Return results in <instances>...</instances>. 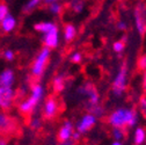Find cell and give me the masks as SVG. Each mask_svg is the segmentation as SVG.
<instances>
[{"label": "cell", "instance_id": "obj_17", "mask_svg": "<svg viewBox=\"0 0 146 145\" xmlns=\"http://www.w3.org/2000/svg\"><path fill=\"white\" fill-rule=\"evenodd\" d=\"M145 140H146V130L144 128H141V126H138L133 134V144L141 145Z\"/></svg>", "mask_w": 146, "mask_h": 145}, {"label": "cell", "instance_id": "obj_35", "mask_svg": "<svg viewBox=\"0 0 146 145\" xmlns=\"http://www.w3.org/2000/svg\"><path fill=\"white\" fill-rule=\"evenodd\" d=\"M0 145H8V144H7V140H6L5 138L0 137Z\"/></svg>", "mask_w": 146, "mask_h": 145}, {"label": "cell", "instance_id": "obj_13", "mask_svg": "<svg viewBox=\"0 0 146 145\" xmlns=\"http://www.w3.org/2000/svg\"><path fill=\"white\" fill-rule=\"evenodd\" d=\"M38 103L36 102L33 98H28L27 100H25V101H22L21 103H20V106H19V109H20V112L22 113V114H29V113H31L34 109H35V107L37 106Z\"/></svg>", "mask_w": 146, "mask_h": 145}, {"label": "cell", "instance_id": "obj_8", "mask_svg": "<svg viewBox=\"0 0 146 145\" xmlns=\"http://www.w3.org/2000/svg\"><path fill=\"white\" fill-rule=\"evenodd\" d=\"M44 45L49 49H54L57 48L59 44V29L57 26H54L50 31L46 34H43V39H42Z\"/></svg>", "mask_w": 146, "mask_h": 145}, {"label": "cell", "instance_id": "obj_12", "mask_svg": "<svg viewBox=\"0 0 146 145\" xmlns=\"http://www.w3.org/2000/svg\"><path fill=\"white\" fill-rule=\"evenodd\" d=\"M14 81V72L12 70H5L0 73V87H11Z\"/></svg>", "mask_w": 146, "mask_h": 145}, {"label": "cell", "instance_id": "obj_25", "mask_svg": "<svg viewBox=\"0 0 146 145\" xmlns=\"http://www.w3.org/2000/svg\"><path fill=\"white\" fill-rule=\"evenodd\" d=\"M70 61H71L72 63H74V64H80V63L82 62V55H81L80 52L76 51V52H73L72 55H71Z\"/></svg>", "mask_w": 146, "mask_h": 145}, {"label": "cell", "instance_id": "obj_6", "mask_svg": "<svg viewBox=\"0 0 146 145\" xmlns=\"http://www.w3.org/2000/svg\"><path fill=\"white\" fill-rule=\"evenodd\" d=\"M96 122H98V117L95 115H93L92 113H86L77 122L74 128H76V130L79 134L84 135V134L88 132L90 129H93L94 126H95V124H96Z\"/></svg>", "mask_w": 146, "mask_h": 145}, {"label": "cell", "instance_id": "obj_11", "mask_svg": "<svg viewBox=\"0 0 146 145\" xmlns=\"http://www.w3.org/2000/svg\"><path fill=\"white\" fill-rule=\"evenodd\" d=\"M15 128V122L13 118L4 113H0V132H9Z\"/></svg>", "mask_w": 146, "mask_h": 145}, {"label": "cell", "instance_id": "obj_21", "mask_svg": "<svg viewBox=\"0 0 146 145\" xmlns=\"http://www.w3.org/2000/svg\"><path fill=\"white\" fill-rule=\"evenodd\" d=\"M113 137L115 140H123L126 137L125 128H113Z\"/></svg>", "mask_w": 146, "mask_h": 145}, {"label": "cell", "instance_id": "obj_28", "mask_svg": "<svg viewBox=\"0 0 146 145\" xmlns=\"http://www.w3.org/2000/svg\"><path fill=\"white\" fill-rule=\"evenodd\" d=\"M116 27H117V29L121 30V31H125V30L127 29V25H126V22L123 21V20H119V21L117 22Z\"/></svg>", "mask_w": 146, "mask_h": 145}, {"label": "cell", "instance_id": "obj_33", "mask_svg": "<svg viewBox=\"0 0 146 145\" xmlns=\"http://www.w3.org/2000/svg\"><path fill=\"white\" fill-rule=\"evenodd\" d=\"M59 145H74V142H73L72 139H70V140H66V142H60Z\"/></svg>", "mask_w": 146, "mask_h": 145}, {"label": "cell", "instance_id": "obj_3", "mask_svg": "<svg viewBox=\"0 0 146 145\" xmlns=\"http://www.w3.org/2000/svg\"><path fill=\"white\" fill-rule=\"evenodd\" d=\"M78 93L81 94L82 96L87 98V109H88V112L92 109V108L100 104V94H99L98 89L95 88V86L92 82L87 81L84 85H81L78 88Z\"/></svg>", "mask_w": 146, "mask_h": 145}, {"label": "cell", "instance_id": "obj_19", "mask_svg": "<svg viewBox=\"0 0 146 145\" xmlns=\"http://www.w3.org/2000/svg\"><path fill=\"white\" fill-rule=\"evenodd\" d=\"M54 26V23H52V22H38V23H36L35 26H34V29L36 30V31H38V33H42V34H46L48 31H50Z\"/></svg>", "mask_w": 146, "mask_h": 145}, {"label": "cell", "instance_id": "obj_16", "mask_svg": "<svg viewBox=\"0 0 146 145\" xmlns=\"http://www.w3.org/2000/svg\"><path fill=\"white\" fill-rule=\"evenodd\" d=\"M15 26H16V20L14 19L12 15H9V14L1 21V28H3V30L5 33L12 31L15 28Z\"/></svg>", "mask_w": 146, "mask_h": 145}, {"label": "cell", "instance_id": "obj_4", "mask_svg": "<svg viewBox=\"0 0 146 145\" xmlns=\"http://www.w3.org/2000/svg\"><path fill=\"white\" fill-rule=\"evenodd\" d=\"M50 53H51V49L44 47L40 53L36 57V59L34 61L33 65H31V74L36 78H38L43 74V72L45 70V66H46V63L50 58Z\"/></svg>", "mask_w": 146, "mask_h": 145}, {"label": "cell", "instance_id": "obj_2", "mask_svg": "<svg viewBox=\"0 0 146 145\" xmlns=\"http://www.w3.org/2000/svg\"><path fill=\"white\" fill-rule=\"evenodd\" d=\"M126 85H127V66L126 63H123L113 80V85H111L113 94L116 98H121L125 93Z\"/></svg>", "mask_w": 146, "mask_h": 145}, {"label": "cell", "instance_id": "obj_23", "mask_svg": "<svg viewBox=\"0 0 146 145\" xmlns=\"http://www.w3.org/2000/svg\"><path fill=\"white\" fill-rule=\"evenodd\" d=\"M124 49H125V37H124L123 40H119V41L114 42V44H113V50H114L116 53L123 52Z\"/></svg>", "mask_w": 146, "mask_h": 145}, {"label": "cell", "instance_id": "obj_36", "mask_svg": "<svg viewBox=\"0 0 146 145\" xmlns=\"http://www.w3.org/2000/svg\"><path fill=\"white\" fill-rule=\"evenodd\" d=\"M111 145H123V143H122L121 140H114V142L111 143Z\"/></svg>", "mask_w": 146, "mask_h": 145}, {"label": "cell", "instance_id": "obj_5", "mask_svg": "<svg viewBox=\"0 0 146 145\" xmlns=\"http://www.w3.org/2000/svg\"><path fill=\"white\" fill-rule=\"evenodd\" d=\"M135 27L140 36L146 34V4L138 3L133 9Z\"/></svg>", "mask_w": 146, "mask_h": 145}, {"label": "cell", "instance_id": "obj_34", "mask_svg": "<svg viewBox=\"0 0 146 145\" xmlns=\"http://www.w3.org/2000/svg\"><path fill=\"white\" fill-rule=\"evenodd\" d=\"M143 88L146 93V70H145V76H144V80H143Z\"/></svg>", "mask_w": 146, "mask_h": 145}, {"label": "cell", "instance_id": "obj_32", "mask_svg": "<svg viewBox=\"0 0 146 145\" xmlns=\"http://www.w3.org/2000/svg\"><path fill=\"white\" fill-rule=\"evenodd\" d=\"M80 137H81V134H79L77 130L76 131H73V134H72V137H71V139L73 140V142H78L79 139H80Z\"/></svg>", "mask_w": 146, "mask_h": 145}, {"label": "cell", "instance_id": "obj_1", "mask_svg": "<svg viewBox=\"0 0 146 145\" xmlns=\"http://www.w3.org/2000/svg\"><path fill=\"white\" fill-rule=\"evenodd\" d=\"M139 115L132 108H117L108 116V122L113 128H133L138 123Z\"/></svg>", "mask_w": 146, "mask_h": 145}, {"label": "cell", "instance_id": "obj_15", "mask_svg": "<svg viewBox=\"0 0 146 145\" xmlns=\"http://www.w3.org/2000/svg\"><path fill=\"white\" fill-rule=\"evenodd\" d=\"M43 95H44V89L42 87L41 84H35L31 88V94H30V98H33L37 103H40V101L43 99Z\"/></svg>", "mask_w": 146, "mask_h": 145}, {"label": "cell", "instance_id": "obj_30", "mask_svg": "<svg viewBox=\"0 0 146 145\" xmlns=\"http://www.w3.org/2000/svg\"><path fill=\"white\" fill-rule=\"evenodd\" d=\"M4 56L7 61H13L14 59V52L12 50H6L5 53H4Z\"/></svg>", "mask_w": 146, "mask_h": 145}, {"label": "cell", "instance_id": "obj_20", "mask_svg": "<svg viewBox=\"0 0 146 145\" xmlns=\"http://www.w3.org/2000/svg\"><path fill=\"white\" fill-rule=\"evenodd\" d=\"M85 6H86L85 0H71L70 1V7L76 14L81 13L85 9Z\"/></svg>", "mask_w": 146, "mask_h": 145}, {"label": "cell", "instance_id": "obj_18", "mask_svg": "<svg viewBox=\"0 0 146 145\" xmlns=\"http://www.w3.org/2000/svg\"><path fill=\"white\" fill-rule=\"evenodd\" d=\"M52 87L56 93H60L65 89V78L63 76H57L52 81Z\"/></svg>", "mask_w": 146, "mask_h": 145}, {"label": "cell", "instance_id": "obj_9", "mask_svg": "<svg viewBox=\"0 0 146 145\" xmlns=\"http://www.w3.org/2000/svg\"><path fill=\"white\" fill-rule=\"evenodd\" d=\"M14 100V90L11 87H0V107L9 109Z\"/></svg>", "mask_w": 146, "mask_h": 145}, {"label": "cell", "instance_id": "obj_14", "mask_svg": "<svg viewBox=\"0 0 146 145\" xmlns=\"http://www.w3.org/2000/svg\"><path fill=\"white\" fill-rule=\"evenodd\" d=\"M76 36H77V28L74 25H72V23H67L65 25L64 27V40L66 43L71 42L76 39Z\"/></svg>", "mask_w": 146, "mask_h": 145}, {"label": "cell", "instance_id": "obj_37", "mask_svg": "<svg viewBox=\"0 0 146 145\" xmlns=\"http://www.w3.org/2000/svg\"><path fill=\"white\" fill-rule=\"evenodd\" d=\"M56 1H58V0H44V3L48 4V5H50V4H52V3H56Z\"/></svg>", "mask_w": 146, "mask_h": 145}, {"label": "cell", "instance_id": "obj_22", "mask_svg": "<svg viewBox=\"0 0 146 145\" xmlns=\"http://www.w3.org/2000/svg\"><path fill=\"white\" fill-rule=\"evenodd\" d=\"M42 0H29V1L26 4V6L23 7V12L25 13H30L33 12L36 7H37L40 4H41Z\"/></svg>", "mask_w": 146, "mask_h": 145}, {"label": "cell", "instance_id": "obj_7", "mask_svg": "<svg viewBox=\"0 0 146 145\" xmlns=\"http://www.w3.org/2000/svg\"><path fill=\"white\" fill-rule=\"evenodd\" d=\"M58 109H59V103H58L57 99L54 98L53 95H52V96H49V98L46 99V101L44 102L43 115H44L45 118L51 120V118H53L54 116L57 115Z\"/></svg>", "mask_w": 146, "mask_h": 145}, {"label": "cell", "instance_id": "obj_27", "mask_svg": "<svg viewBox=\"0 0 146 145\" xmlns=\"http://www.w3.org/2000/svg\"><path fill=\"white\" fill-rule=\"evenodd\" d=\"M8 15V7L5 4H0V21H3Z\"/></svg>", "mask_w": 146, "mask_h": 145}, {"label": "cell", "instance_id": "obj_29", "mask_svg": "<svg viewBox=\"0 0 146 145\" xmlns=\"http://www.w3.org/2000/svg\"><path fill=\"white\" fill-rule=\"evenodd\" d=\"M138 66H139L140 70H144V71L146 70V55L140 57V59L138 62Z\"/></svg>", "mask_w": 146, "mask_h": 145}, {"label": "cell", "instance_id": "obj_10", "mask_svg": "<svg viewBox=\"0 0 146 145\" xmlns=\"http://www.w3.org/2000/svg\"><path fill=\"white\" fill-rule=\"evenodd\" d=\"M74 131V124H73L71 121L66 120L63 125L60 126V129L58 131V139L59 142H66L70 140L72 137V134Z\"/></svg>", "mask_w": 146, "mask_h": 145}, {"label": "cell", "instance_id": "obj_31", "mask_svg": "<svg viewBox=\"0 0 146 145\" xmlns=\"http://www.w3.org/2000/svg\"><path fill=\"white\" fill-rule=\"evenodd\" d=\"M31 128L33 129H38L40 126H41V121L38 120V118H35V120H33L31 121Z\"/></svg>", "mask_w": 146, "mask_h": 145}, {"label": "cell", "instance_id": "obj_24", "mask_svg": "<svg viewBox=\"0 0 146 145\" xmlns=\"http://www.w3.org/2000/svg\"><path fill=\"white\" fill-rule=\"evenodd\" d=\"M49 11L53 15H59L62 13V11H63V6L60 4H58L57 1L56 3H52V4L49 5Z\"/></svg>", "mask_w": 146, "mask_h": 145}, {"label": "cell", "instance_id": "obj_26", "mask_svg": "<svg viewBox=\"0 0 146 145\" xmlns=\"http://www.w3.org/2000/svg\"><path fill=\"white\" fill-rule=\"evenodd\" d=\"M139 110H140L141 115L146 118V96H143L139 100Z\"/></svg>", "mask_w": 146, "mask_h": 145}]
</instances>
